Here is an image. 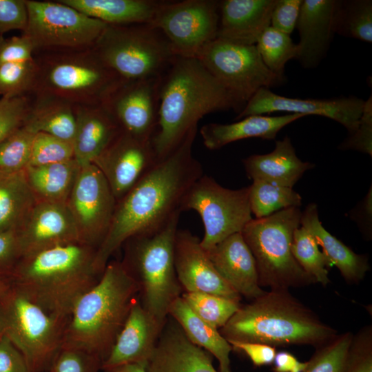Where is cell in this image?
<instances>
[{
  "instance_id": "6da1fadb",
  "label": "cell",
  "mask_w": 372,
  "mask_h": 372,
  "mask_svg": "<svg viewBox=\"0 0 372 372\" xmlns=\"http://www.w3.org/2000/svg\"><path fill=\"white\" fill-rule=\"evenodd\" d=\"M196 132L195 127L116 202L107 234L96 249L94 265L99 273L128 238L154 232L183 211L187 192L203 175L192 154Z\"/></svg>"
},
{
  "instance_id": "7a4b0ae2",
  "label": "cell",
  "mask_w": 372,
  "mask_h": 372,
  "mask_svg": "<svg viewBox=\"0 0 372 372\" xmlns=\"http://www.w3.org/2000/svg\"><path fill=\"white\" fill-rule=\"evenodd\" d=\"M242 107L197 58L176 56L161 76L158 118L152 138L158 160L171 153L205 115Z\"/></svg>"
},
{
  "instance_id": "3957f363",
  "label": "cell",
  "mask_w": 372,
  "mask_h": 372,
  "mask_svg": "<svg viewBox=\"0 0 372 372\" xmlns=\"http://www.w3.org/2000/svg\"><path fill=\"white\" fill-rule=\"evenodd\" d=\"M96 249L80 241L23 256L12 271V285L48 314L68 321L77 300L99 280Z\"/></svg>"
},
{
  "instance_id": "277c9868",
  "label": "cell",
  "mask_w": 372,
  "mask_h": 372,
  "mask_svg": "<svg viewBox=\"0 0 372 372\" xmlns=\"http://www.w3.org/2000/svg\"><path fill=\"white\" fill-rule=\"evenodd\" d=\"M138 295L137 282L122 262H108L97 283L74 304L62 348L85 352L103 362Z\"/></svg>"
},
{
  "instance_id": "5b68a950",
  "label": "cell",
  "mask_w": 372,
  "mask_h": 372,
  "mask_svg": "<svg viewBox=\"0 0 372 372\" xmlns=\"http://www.w3.org/2000/svg\"><path fill=\"white\" fill-rule=\"evenodd\" d=\"M230 342L272 347L308 344L319 347L338 333L287 289L271 290L240 307L220 329Z\"/></svg>"
},
{
  "instance_id": "8992f818",
  "label": "cell",
  "mask_w": 372,
  "mask_h": 372,
  "mask_svg": "<svg viewBox=\"0 0 372 372\" xmlns=\"http://www.w3.org/2000/svg\"><path fill=\"white\" fill-rule=\"evenodd\" d=\"M34 95L53 97L74 106L102 104L122 81L96 54L85 49L34 53Z\"/></svg>"
},
{
  "instance_id": "52a82bcc",
  "label": "cell",
  "mask_w": 372,
  "mask_h": 372,
  "mask_svg": "<svg viewBox=\"0 0 372 372\" xmlns=\"http://www.w3.org/2000/svg\"><path fill=\"white\" fill-rule=\"evenodd\" d=\"M180 215L160 229L132 236L122 245L121 262L139 286V302L163 327L171 304L182 294L174 258Z\"/></svg>"
},
{
  "instance_id": "ba28073f",
  "label": "cell",
  "mask_w": 372,
  "mask_h": 372,
  "mask_svg": "<svg viewBox=\"0 0 372 372\" xmlns=\"http://www.w3.org/2000/svg\"><path fill=\"white\" fill-rule=\"evenodd\" d=\"M300 207L252 218L241 231L255 259L260 287L287 289L315 283L291 253L293 232L300 226Z\"/></svg>"
},
{
  "instance_id": "9c48e42d",
  "label": "cell",
  "mask_w": 372,
  "mask_h": 372,
  "mask_svg": "<svg viewBox=\"0 0 372 372\" xmlns=\"http://www.w3.org/2000/svg\"><path fill=\"white\" fill-rule=\"evenodd\" d=\"M67 324L48 314L12 284L0 296V338L6 337L20 351L30 372L50 371L62 349Z\"/></svg>"
},
{
  "instance_id": "30bf717a",
  "label": "cell",
  "mask_w": 372,
  "mask_h": 372,
  "mask_svg": "<svg viewBox=\"0 0 372 372\" xmlns=\"http://www.w3.org/2000/svg\"><path fill=\"white\" fill-rule=\"evenodd\" d=\"M92 48L123 80L159 77L176 56L165 35L149 24H107Z\"/></svg>"
},
{
  "instance_id": "8fae6325",
  "label": "cell",
  "mask_w": 372,
  "mask_h": 372,
  "mask_svg": "<svg viewBox=\"0 0 372 372\" xmlns=\"http://www.w3.org/2000/svg\"><path fill=\"white\" fill-rule=\"evenodd\" d=\"M196 58L242 109L259 89L280 85L285 79L266 67L256 45L216 37L206 44Z\"/></svg>"
},
{
  "instance_id": "7c38bea8",
  "label": "cell",
  "mask_w": 372,
  "mask_h": 372,
  "mask_svg": "<svg viewBox=\"0 0 372 372\" xmlns=\"http://www.w3.org/2000/svg\"><path fill=\"white\" fill-rule=\"evenodd\" d=\"M26 5L28 21L22 34L34 53L92 48L107 25L59 1L26 0Z\"/></svg>"
},
{
  "instance_id": "4fadbf2b",
  "label": "cell",
  "mask_w": 372,
  "mask_h": 372,
  "mask_svg": "<svg viewBox=\"0 0 372 372\" xmlns=\"http://www.w3.org/2000/svg\"><path fill=\"white\" fill-rule=\"evenodd\" d=\"M196 211L201 218L205 233L200 244L208 251L220 242L241 232L252 219L249 188L230 189L203 174L187 192L183 210Z\"/></svg>"
},
{
  "instance_id": "5bb4252c",
  "label": "cell",
  "mask_w": 372,
  "mask_h": 372,
  "mask_svg": "<svg viewBox=\"0 0 372 372\" xmlns=\"http://www.w3.org/2000/svg\"><path fill=\"white\" fill-rule=\"evenodd\" d=\"M219 3L161 1L149 25L165 35L176 56L196 58L206 44L217 37Z\"/></svg>"
},
{
  "instance_id": "9a60e30c",
  "label": "cell",
  "mask_w": 372,
  "mask_h": 372,
  "mask_svg": "<svg viewBox=\"0 0 372 372\" xmlns=\"http://www.w3.org/2000/svg\"><path fill=\"white\" fill-rule=\"evenodd\" d=\"M116 200L101 172L92 163L81 166L66 202L79 241L97 249L109 230Z\"/></svg>"
},
{
  "instance_id": "2e32d148",
  "label": "cell",
  "mask_w": 372,
  "mask_h": 372,
  "mask_svg": "<svg viewBox=\"0 0 372 372\" xmlns=\"http://www.w3.org/2000/svg\"><path fill=\"white\" fill-rule=\"evenodd\" d=\"M161 76L122 80L102 103L122 131L152 138L158 125Z\"/></svg>"
},
{
  "instance_id": "e0dca14e",
  "label": "cell",
  "mask_w": 372,
  "mask_h": 372,
  "mask_svg": "<svg viewBox=\"0 0 372 372\" xmlns=\"http://www.w3.org/2000/svg\"><path fill=\"white\" fill-rule=\"evenodd\" d=\"M364 101L353 96L329 99L290 98L262 87L249 100L236 119L277 112L305 116L319 115L337 121L351 134L358 125Z\"/></svg>"
},
{
  "instance_id": "ac0fdd59",
  "label": "cell",
  "mask_w": 372,
  "mask_h": 372,
  "mask_svg": "<svg viewBox=\"0 0 372 372\" xmlns=\"http://www.w3.org/2000/svg\"><path fill=\"white\" fill-rule=\"evenodd\" d=\"M158 161L152 139L136 138L121 130L92 163L105 178L117 202Z\"/></svg>"
},
{
  "instance_id": "d6986e66",
  "label": "cell",
  "mask_w": 372,
  "mask_h": 372,
  "mask_svg": "<svg viewBox=\"0 0 372 372\" xmlns=\"http://www.w3.org/2000/svg\"><path fill=\"white\" fill-rule=\"evenodd\" d=\"M174 267L185 292H202L240 301L241 296L219 274L198 238L178 230L174 249Z\"/></svg>"
},
{
  "instance_id": "ffe728a7",
  "label": "cell",
  "mask_w": 372,
  "mask_h": 372,
  "mask_svg": "<svg viewBox=\"0 0 372 372\" xmlns=\"http://www.w3.org/2000/svg\"><path fill=\"white\" fill-rule=\"evenodd\" d=\"M16 231L21 257L79 241L72 216L62 203L37 202Z\"/></svg>"
},
{
  "instance_id": "44dd1931",
  "label": "cell",
  "mask_w": 372,
  "mask_h": 372,
  "mask_svg": "<svg viewBox=\"0 0 372 372\" xmlns=\"http://www.w3.org/2000/svg\"><path fill=\"white\" fill-rule=\"evenodd\" d=\"M163 328L143 307L138 298L108 355L103 361L101 371L129 363L147 365Z\"/></svg>"
},
{
  "instance_id": "7402d4cb",
  "label": "cell",
  "mask_w": 372,
  "mask_h": 372,
  "mask_svg": "<svg viewBox=\"0 0 372 372\" xmlns=\"http://www.w3.org/2000/svg\"><path fill=\"white\" fill-rule=\"evenodd\" d=\"M211 356L192 344L178 323L167 318L146 368L147 372H218Z\"/></svg>"
},
{
  "instance_id": "603a6c76",
  "label": "cell",
  "mask_w": 372,
  "mask_h": 372,
  "mask_svg": "<svg viewBox=\"0 0 372 372\" xmlns=\"http://www.w3.org/2000/svg\"><path fill=\"white\" fill-rule=\"evenodd\" d=\"M206 252L219 274L240 296L252 300L265 292L259 285L255 259L241 232Z\"/></svg>"
},
{
  "instance_id": "cb8c5ba5",
  "label": "cell",
  "mask_w": 372,
  "mask_h": 372,
  "mask_svg": "<svg viewBox=\"0 0 372 372\" xmlns=\"http://www.w3.org/2000/svg\"><path fill=\"white\" fill-rule=\"evenodd\" d=\"M276 0H224L219 3L217 37L232 42L256 45L270 26Z\"/></svg>"
},
{
  "instance_id": "d4e9b609",
  "label": "cell",
  "mask_w": 372,
  "mask_h": 372,
  "mask_svg": "<svg viewBox=\"0 0 372 372\" xmlns=\"http://www.w3.org/2000/svg\"><path fill=\"white\" fill-rule=\"evenodd\" d=\"M335 1L302 0L296 26L300 35L296 59L304 68H316L329 48Z\"/></svg>"
},
{
  "instance_id": "484cf974",
  "label": "cell",
  "mask_w": 372,
  "mask_h": 372,
  "mask_svg": "<svg viewBox=\"0 0 372 372\" xmlns=\"http://www.w3.org/2000/svg\"><path fill=\"white\" fill-rule=\"evenodd\" d=\"M76 128L74 158L80 166L92 163L121 130L103 104L74 106Z\"/></svg>"
},
{
  "instance_id": "4316f807",
  "label": "cell",
  "mask_w": 372,
  "mask_h": 372,
  "mask_svg": "<svg viewBox=\"0 0 372 372\" xmlns=\"http://www.w3.org/2000/svg\"><path fill=\"white\" fill-rule=\"evenodd\" d=\"M247 176L252 180L293 187L303 174L315 167L301 161L288 136L276 141L273 150L265 154H254L242 160Z\"/></svg>"
},
{
  "instance_id": "83f0119b",
  "label": "cell",
  "mask_w": 372,
  "mask_h": 372,
  "mask_svg": "<svg viewBox=\"0 0 372 372\" xmlns=\"http://www.w3.org/2000/svg\"><path fill=\"white\" fill-rule=\"evenodd\" d=\"M304 116L299 114L277 116L250 115L233 123H207L200 128V134L205 146L215 150L249 138L273 140L284 127Z\"/></svg>"
},
{
  "instance_id": "f1b7e54d",
  "label": "cell",
  "mask_w": 372,
  "mask_h": 372,
  "mask_svg": "<svg viewBox=\"0 0 372 372\" xmlns=\"http://www.w3.org/2000/svg\"><path fill=\"white\" fill-rule=\"evenodd\" d=\"M300 225L314 238L331 266H335L344 280L358 283L369 270L368 258L355 253L322 225L319 219L316 204H309L302 212Z\"/></svg>"
},
{
  "instance_id": "f546056e",
  "label": "cell",
  "mask_w": 372,
  "mask_h": 372,
  "mask_svg": "<svg viewBox=\"0 0 372 372\" xmlns=\"http://www.w3.org/2000/svg\"><path fill=\"white\" fill-rule=\"evenodd\" d=\"M168 316L178 323L192 344L207 351L217 359L220 372H231L229 357L231 346L218 329L196 315L181 296L171 304Z\"/></svg>"
},
{
  "instance_id": "4dcf8cb0",
  "label": "cell",
  "mask_w": 372,
  "mask_h": 372,
  "mask_svg": "<svg viewBox=\"0 0 372 372\" xmlns=\"http://www.w3.org/2000/svg\"><path fill=\"white\" fill-rule=\"evenodd\" d=\"M108 25L149 24L161 1L59 0Z\"/></svg>"
},
{
  "instance_id": "1f68e13d",
  "label": "cell",
  "mask_w": 372,
  "mask_h": 372,
  "mask_svg": "<svg viewBox=\"0 0 372 372\" xmlns=\"http://www.w3.org/2000/svg\"><path fill=\"white\" fill-rule=\"evenodd\" d=\"M81 166L74 158L24 169L27 182L38 202L66 204Z\"/></svg>"
},
{
  "instance_id": "d6a6232c",
  "label": "cell",
  "mask_w": 372,
  "mask_h": 372,
  "mask_svg": "<svg viewBox=\"0 0 372 372\" xmlns=\"http://www.w3.org/2000/svg\"><path fill=\"white\" fill-rule=\"evenodd\" d=\"M31 94V108L24 125L35 133L48 134L72 143L76 128L74 105L59 99Z\"/></svg>"
},
{
  "instance_id": "836d02e7",
  "label": "cell",
  "mask_w": 372,
  "mask_h": 372,
  "mask_svg": "<svg viewBox=\"0 0 372 372\" xmlns=\"http://www.w3.org/2000/svg\"><path fill=\"white\" fill-rule=\"evenodd\" d=\"M37 202L24 170L0 173V231L17 230Z\"/></svg>"
},
{
  "instance_id": "e575fe53",
  "label": "cell",
  "mask_w": 372,
  "mask_h": 372,
  "mask_svg": "<svg viewBox=\"0 0 372 372\" xmlns=\"http://www.w3.org/2000/svg\"><path fill=\"white\" fill-rule=\"evenodd\" d=\"M334 33L362 41L372 42V1L335 0Z\"/></svg>"
},
{
  "instance_id": "d590c367",
  "label": "cell",
  "mask_w": 372,
  "mask_h": 372,
  "mask_svg": "<svg viewBox=\"0 0 372 372\" xmlns=\"http://www.w3.org/2000/svg\"><path fill=\"white\" fill-rule=\"evenodd\" d=\"M248 188L250 209L256 218L289 207H300L302 205L301 196L293 187L253 180Z\"/></svg>"
},
{
  "instance_id": "8d00e7d4",
  "label": "cell",
  "mask_w": 372,
  "mask_h": 372,
  "mask_svg": "<svg viewBox=\"0 0 372 372\" xmlns=\"http://www.w3.org/2000/svg\"><path fill=\"white\" fill-rule=\"evenodd\" d=\"M291 249L297 262L316 282L324 287L330 282L327 268L331 265L328 260L314 238L301 225L293 232Z\"/></svg>"
},
{
  "instance_id": "74e56055",
  "label": "cell",
  "mask_w": 372,
  "mask_h": 372,
  "mask_svg": "<svg viewBox=\"0 0 372 372\" xmlns=\"http://www.w3.org/2000/svg\"><path fill=\"white\" fill-rule=\"evenodd\" d=\"M256 46L266 67L283 78L285 64L292 59H297L298 54V45L293 42L290 35L271 26L262 33Z\"/></svg>"
},
{
  "instance_id": "f35d334b",
  "label": "cell",
  "mask_w": 372,
  "mask_h": 372,
  "mask_svg": "<svg viewBox=\"0 0 372 372\" xmlns=\"http://www.w3.org/2000/svg\"><path fill=\"white\" fill-rule=\"evenodd\" d=\"M182 298L200 318L221 329L238 310L240 301L202 292H184Z\"/></svg>"
},
{
  "instance_id": "ab89813d",
  "label": "cell",
  "mask_w": 372,
  "mask_h": 372,
  "mask_svg": "<svg viewBox=\"0 0 372 372\" xmlns=\"http://www.w3.org/2000/svg\"><path fill=\"white\" fill-rule=\"evenodd\" d=\"M35 134L23 125L0 143V173L21 172L28 166Z\"/></svg>"
},
{
  "instance_id": "60d3db41",
  "label": "cell",
  "mask_w": 372,
  "mask_h": 372,
  "mask_svg": "<svg viewBox=\"0 0 372 372\" xmlns=\"http://www.w3.org/2000/svg\"><path fill=\"white\" fill-rule=\"evenodd\" d=\"M36 73L34 58L30 61L0 65V95L3 97L31 94Z\"/></svg>"
},
{
  "instance_id": "b9f144b4",
  "label": "cell",
  "mask_w": 372,
  "mask_h": 372,
  "mask_svg": "<svg viewBox=\"0 0 372 372\" xmlns=\"http://www.w3.org/2000/svg\"><path fill=\"white\" fill-rule=\"evenodd\" d=\"M353 334H338L326 344L316 348L302 372H340Z\"/></svg>"
},
{
  "instance_id": "7bdbcfd3",
  "label": "cell",
  "mask_w": 372,
  "mask_h": 372,
  "mask_svg": "<svg viewBox=\"0 0 372 372\" xmlns=\"http://www.w3.org/2000/svg\"><path fill=\"white\" fill-rule=\"evenodd\" d=\"M72 158H74L72 143L48 134L43 132L35 134L28 165H45Z\"/></svg>"
},
{
  "instance_id": "ee69618b",
  "label": "cell",
  "mask_w": 372,
  "mask_h": 372,
  "mask_svg": "<svg viewBox=\"0 0 372 372\" xmlns=\"http://www.w3.org/2000/svg\"><path fill=\"white\" fill-rule=\"evenodd\" d=\"M32 94L0 99V143L24 125L32 105Z\"/></svg>"
},
{
  "instance_id": "f6af8a7d",
  "label": "cell",
  "mask_w": 372,
  "mask_h": 372,
  "mask_svg": "<svg viewBox=\"0 0 372 372\" xmlns=\"http://www.w3.org/2000/svg\"><path fill=\"white\" fill-rule=\"evenodd\" d=\"M340 372H372V328L367 325L353 335Z\"/></svg>"
},
{
  "instance_id": "bcb514c9",
  "label": "cell",
  "mask_w": 372,
  "mask_h": 372,
  "mask_svg": "<svg viewBox=\"0 0 372 372\" xmlns=\"http://www.w3.org/2000/svg\"><path fill=\"white\" fill-rule=\"evenodd\" d=\"M102 361L85 352L62 348L49 372H101Z\"/></svg>"
},
{
  "instance_id": "7dc6e473",
  "label": "cell",
  "mask_w": 372,
  "mask_h": 372,
  "mask_svg": "<svg viewBox=\"0 0 372 372\" xmlns=\"http://www.w3.org/2000/svg\"><path fill=\"white\" fill-rule=\"evenodd\" d=\"M342 150L353 149L372 156V97L364 101L355 130L338 146Z\"/></svg>"
},
{
  "instance_id": "c3c4849f",
  "label": "cell",
  "mask_w": 372,
  "mask_h": 372,
  "mask_svg": "<svg viewBox=\"0 0 372 372\" xmlns=\"http://www.w3.org/2000/svg\"><path fill=\"white\" fill-rule=\"evenodd\" d=\"M28 21L26 0H0V36L16 30L23 32Z\"/></svg>"
},
{
  "instance_id": "681fc988",
  "label": "cell",
  "mask_w": 372,
  "mask_h": 372,
  "mask_svg": "<svg viewBox=\"0 0 372 372\" xmlns=\"http://www.w3.org/2000/svg\"><path fill=\"white\" fill-rule=\"evenodd\" d=\"M33 56L34 48L26 35L22 34L8 39L0 36V65L30 61Z\"/></svg>"
},
{
  "instance_id": "f907efd6",
  "label": "cell",
  "mask_w": 372,
  "mask_h": 372,
  "mask_svg": "<svg viewBox=\"0 0 372 372\" xmlns=\"http://www.w3.org/2000/svg\"><path fill=\"white\" fill-rule=\"evenodd\" d=\"M302 0H276L270 26L290 35L296 26Z\"/></svg>"
},
{
  "instance_id": "816d5d0a",
  "label": "cell",
  "mask_w": 372,
  "mask_h": 372,
  "mask_svg": "<svg viewBox=\"0 0 372 372\" xmlns=\"http://www.w3.org/2000/svg\"><path fill=\"white\" fill-rule=\"evenodd\" d=\"M21 258L17 231H0V276L10 278Z\"/></svg>"
},
{
  "instance_id": "f5cc1de1",
  "label": "cell",
  "mask_w": 372,
  "mask_h": 372,
  "mask_svg": "<svg viewBox=\"0 0 372 372\" xmlns=\"http://www.w3.org/2000/svg\"><path fill=\"white\" fill-rule=\"evenodd\" d=\"M0 372H30L23 354L5 336L0 338Z\"/></svg>"
},
{
  "instance_id": "db71d44e",
  "label": "cell",
  "mask_w": 372,
  "mask_h": 372,
  "mask_svg": "<svg viewBox=\"0 0 372 372\" xmlns=\"http://www.w3.org/2000/svg\"><path fill=\"white\" fill-rule=\"evenodd\" d=\"M232 348L244 352L257 366L273 364L276 347L257 342H230Z\"/></svg>"
},
{
  "instance_id": "11a10c76",
  "label": "cell",
  "mask_w": 372,
  "mask_h": 372,
  "mask_svg": "<svg viewBox=\"0 0 372 372\" xmlns=\"http://www.w3.org/2000/svg\"><path fill=\"white\" fill-rule=\"evenodd\" d=\"M360 231L368 238L371 236L372 225V191L371 186L364 198L349 212Z\"/></svg>"
},
{
  "instance_id": "9f6ffc18",
  "label": "cell",
  "mask_w": 372,
  "mask_h": 372,
  "mask_svg": "<svg viewBox=\"0 0 372 372\" xmlns=\"http://www.w3.org/2000/svg\"><path fill=\"white\" fill-rule=\"evenodd\" d=\"M273 364L274 372H302L307 362H300L293 354L280 351L276 353Z\"/></svg>"
},
{
  "instance_id": "6f0895ef",
  "label": "cell",
  "mask_w": 372,
  "mask_h": 372,
  "mask_svg": "<svg viewBox=\"0 0 372 372\" xmlns=\"http://www.w3.org/2000/svg\"><path fill=\"white\" fill-rule=\"evenodd\" d=\"M102 372H147L146 364L143 363H129L112 368L103 369Z\"/></svg>"
},
{
  "instance_id": "680465c9",
  "label": "cell",
  "mask_w": 372,
  "mask_h": 372,
  "mask_svg": "<svg viewBox=\"0 0 372 372\" xmlns=\"http://www.w3.org/2000/svg\"><path fill=\"white\" fill-rule=\"evenodd\" d=\"M11 280L9 277L0 276V296L11 286Z\"/></svg>"
},
{
  "instance_id": "91938a15",
  "label": "cell",
  "mask_w": 372,
  "mask_h": 372,
  "mask_svg": "<svg viewBox=\"0 0 372 372\" xmlns=\"http://www.w3.org/2000/svg\"><path fill=\"white\" fill-rule=\"evenodd\" d=\"M44 372H49V371H44Z\"/></svg>"
}]
</instances>
